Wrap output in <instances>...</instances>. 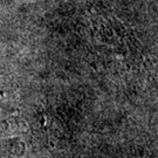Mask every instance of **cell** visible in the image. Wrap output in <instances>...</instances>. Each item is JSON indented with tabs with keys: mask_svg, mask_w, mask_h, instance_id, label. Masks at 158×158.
I'll return each mask as SVG.
<instances>
[]
</instances>
